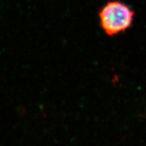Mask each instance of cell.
Wrapping results in <instances>:
<instances>
[{"label": "cell", "instance_id": "obj_1", "mask_svg": "<svg viewBox=\"0 0 146 146\" xmlns=\"http://www.w3.org/2000/svg\"><path fill=\"white\" fill-rule=\"evenodd\" d=\"M135 12L127 5L110 1L100 10V26L107 35L112 36L125 32L132 25Z\"/></svg>", "mask_w": 146, "mask_h": 146}]
</instances>
